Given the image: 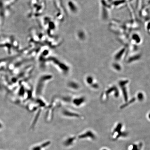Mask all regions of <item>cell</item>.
Here are the masks:
<instances>
[{
	"mask_svg": "<svg viewBox=\"0 0 150 150\" xmlns=\"http://www.w3.org/2000/svg\"><path fill=\"white\" fill-rule=\"evenodd\" d=\"M102 150H108V149H103Z\"/></svg>",
	"mask_w": 150,
	"mask_h": 150,
	"instance_id": "obj_1",
	"label": "cell"
}]
</instances>
